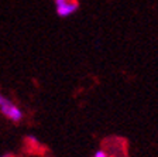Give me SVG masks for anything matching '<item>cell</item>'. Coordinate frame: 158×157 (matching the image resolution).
Returning a JSON list of instances; mask_svg holds the SVG:
<instances>
[{
    "instance_id": "cell-1",
    "label": "cell",
    "mask_w": 158,
    "mask_h": 157,
    "mask_svg": "<svg viewBox=\"0 0 158 157\" xmlns=\"http://www.w3.org/2000/svg\"><path fill=\"white\" fill-rule=\"evenodd\" d=\"M0 112L7 119L14 122V123H20V122L23 120V112H21V109L17 105H14L9 98H6L3 94H0Z\"/></svg>"
},
{
    "instance_id": "cell-4",
    "label": "cell",
    "mask_w": 158,
    "mask_h": 157,
    "mask_svg": "<svg viewBox=\"0 0 158 157\" xmlns=\"http://www.w3.org/2000/svg\"><path fill=\"white\" fill-rule=\"evenodd\" d=\"M54 2H55V3H59V2H64V0H54Z\"/></svg>"
},
{
    "instance_id": "cell-3",
    "label": "cell",
    "mask_w": 158,
    "mask_h": 157,
    "mask_svg": "<svg viewBox=\"0 0 158 157\" xmlns=\"http://www.w3.org/2000/svg\"><path fill=\"white\" fill-rule=\"evenodd\" d=\"M93 157H109V156L105 150H98L95 154H93Z\"/></svg>"
},
{
    "instance_id": "cell-2",
    "label": "cell",
    "mask_w": 158,
    "mask_h": 157,
    "mask_svg": "<svg viewBox=\"0 0 158 157\" xmlns=\"http://www.w3.org/2000/svg\"><path fill=\"white\" fill-rule=\"evenodd\" d=\"M56 7V14L59 17H69L72 16L75 11H78L79 9V2L78 0H64V2H59L55 3Z\"/></svg>"
}]
</instances>
